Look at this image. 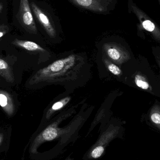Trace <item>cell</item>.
I'll return each instance as SVG.
<instances>
[{
    "label": "cell",
    "mask_w": 160,
    "mask_h": 160,
    "mask_svg": "<svg viewBox=\"0 0 160 160\" xmlns=\"http://www.w3.org/2000/svg\"><path fill=\"white\" fill-rule=\"evenodd\" d=\"M3 133H0V145L3 142Z\"/></svg>",
    "instance_id": "obj_14"
},
{
    "label": "cell",
    "mask_w": 160,
    "mask_h": 160,
    "mask_svg": "<svg viewBox=\"0 0 160 160\" xmlns=\"http://www.w3.org/2000/svg\"><path fill=\"white\" fill-rule=\"evenodd\" d=\"M12 44L27 51L40 53H44L46 52L44 48L33 41L20 40L16 38L13 40Z\"/></svg>",
    "instance_id": "obj_6"
},
{
    "label": "cell",
    "mask_w": 160,
    "mask_h": 160,
    "mask_svg": "<svg viewBox=\"0 0 160 160\" xmlns=\"http://www.w3.org/2000/svg\"><path fill=\"white\" fill-rule=\"evenodd\" d=\"M135 82L136 85L139 87L142 88L143 89H148L149 88V84L148 82L146 81L143 77L138 75L136 76L135 79Z\"/></svg>",
    "instance_id": "obj_9"
},
{
    "label": "cell",
    "mask_w": 160,
    "mask_h": 160,
    "mask_svg": "<svg viewBox=\"0 0 160 160\" xmlns=\"http://www.w3.org/2000/svg\"><path fill=\"white\" fill-rule=\"evenodd\" d=\"M129 8L137 17L142 27L144 30L150 32L157 33V34L159 33L157 26L142 10L133 3L132 0H129Z\"/></svg>",
    "instance_id": "obj_2"
},
{
    "label": "cell",
    "mask_w": 160,
    "mask_h": 160,
    "mask_svg": "<svg viewBox=\"0 0 160 160\" xmlns=\"http://www.w3.org/2000/svg\"><path fill=\"white\" fill-rule=\"evenodd\" d=\"M78 7L97 13H104L108 9L109 0H69Z\"/></svg>",
    "instance_id": "obj_3"
},
{
    "label": "cell",
    "mask_w": 160,
    "mask_h": 160,
    "mask_svg": "<svg viewBox=\"0 0 160 160\" xmlns=\"http://www.w3.org/2000/svg\"><path fill=\"white\" fill-rule=\"evenodd\" d=\"M69 100V98H66L54 103L47 112L46 115V119H49L54 112L62 109L68 102Z\"/></svg>",
    "instance_id": "obj_8"
},
{
    "label": "cell",
    "mask_w": 160,
    "mask_h": 160,
    "mask_svg": "<svg viewBox=\"0 0 160 160\" xmlns=\"http://www.w3.org/2000/svg\"><path fill=\"white\" fill-rule=\"evenodd\" d=\"M108 55L111 58L112 60H115V61H117L119 60L120 58V54L119 52L115 48H111L109 49L108 51Z\"/></svg>",
    "instance_id": "obj_10"
},
{
    "label": "cell",
    "mask_w": 160,
    "mask_h": 160,
    "mask_svg": "<svg viewBox=\"0 0 160 160\" xmlns=\"http://www.w3.org/2000/svg\"><path fill=\"white\" fill-rule=\"evenodd\" d=\"M151 119L152 121L155 124L160 125V115L158 113H154L151 115Z\"/></svg>",
    "instance_id": "obj_13"
},
{
    "label": "cell",
    "mask_w": 160,
    "mask_h": 160,
    "mask_svg": "<svg viewBox=\"0 0 160 160\" xmlns=\"http://www.w3.org/2000/svg\"><path fill=\"white\" fill-rule=\"evenodd\" d=\"M9 27L5 24H0V40L9 32Z\"/></svg>",
    "instance_id": "obj_11"
},
{
    "label": "cell",
    "mask_w": 160,
    "mask_h": 160,
    "mask_svg": "<svg viewBox=\"0 0 160 160\" xmlns=\"http://www.w3.org/2000/svg\"><path fill=\"white\" fill-rule=\"evenodd\" d=\"M158 1H159V2H160V0H158Z\"/></svg>",
    "instance_id": "obj_16"
},
{
    "label": "cell",
    "mask_w": 160,
    "mask_h": 160,
    "mask_svg": "<svg viewBox=\"0 0 160 160\" xmlns=\"http://www.w3.org/2000/svg\"><path fill=\"white\" fill-rule=\"evenodd\" d=\"M31 5L34 16L39 23L42 25L47 33L50 37H54L56 34L55 28L49 18L47 16L45 12L41 8H39V7L34 2H32Z\"/></svg>",
    "instance_id": "obj_4"
},
{
    "label": "cell",
    "mask_w": 160,
    "mask_h": 160,
    "mask_svg": "<svg viewBox=\"0 0 160 160\" xmlns=\"http://www.w3.org/2000/svg\"><path fill=\"white\" fill-rule=\"evenodd\" d=\"M0 106L8 116H12L15 106L11 95L6 90L0 89Z\"/></svg>",
    "instance_id": "obj_5"
},
{
    "label": "cell",
    "mask_w": 160,
    "mask_h": 160,
    "mask_svg": "<svg viewBox=\"0 0 160 160\" xmlns=\"http://www.w3.org/2000/svg\"><path fill=\"white\" fill-rule=\"evenodd\" d=\"M108 68H109L110 72L114 75L117 76V75H120L121 74V71L120 68L115 65L113 64H110L108 67Z\"/></svg>",
    "instance_id": "obj_12"
},
{
    "label": "cell",
    "mask_w": 160,
    "mask_h": 160,
    "mask_svg": "<svg viewBox=\"0 0 160 160\" xmlns=\"http://www.w3.org/2000/svg\"><path fill=\"white\" fill-rule=\"evenodd\" d=\"M0 75L9 82H13L14 76L10 67L3 59L0 58Z\"/></svg>",
    "instance_id": "obj_7"
},
{
    "label": "cell",
    "mask_w": 160,
    "mask_h": 160,
    "mask_svg": "<svg viewBox=\"0 0 160 160\" xmlns=\"http://www.w3.org/2000/svg\"><path fill=\"white\" fill-rule=\"evenodd\" d=\"M18 16L21 23L26 30L33 33H37V29L28 0H20Z\"/></svg>",
    "instance_id": "obj_1"
},
{
    "label": "cell",
    "mask_w": 160,
    "mask_h": 160,
    "mask_svg": "<svg viewBox=\"0 0 160 160\" xmlns=\"http://www.w3.org/2000/svg\"><path fill=\"white\" fill-rule=\"evenodd\" d=\"M3 5H2V4H1V3H0V13H1V11H2V10H3Z\"/></svg>",
    "instance_id": "obj_15"
}]
</instances>
